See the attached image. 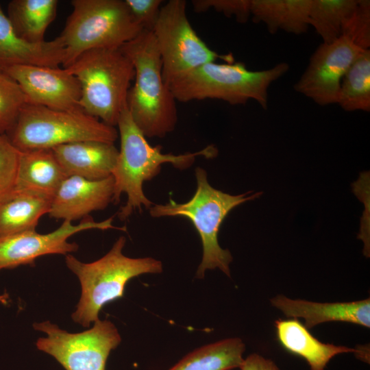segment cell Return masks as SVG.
I'll use <instances>...</instances> for the list:
<instances>
[{"label": "cell", "mask_w": 370, "mask_h": 370, "mask_svg": "<svg viewBox=\"0 0 370 370\" xmlns=\"http://www.w3.org/2000/svg\"><path fill=\"white\" fill-rule=\"evenodd\" d=\"M120 137V150L116 165L112 171L114 179V197L112 202L120 201L121 196L125 193L127 199L119 212L121 220L127 219L136 210L142 211V207L149 209L153 203L143 192L144 182L158 175L162 165L171 164L175 168L185 169L190 167L197 156L214 158L217 149L209 145L193 153L174 155L163 153L162 147H153L136 125L126 108L117 122Z\"/></svg>", "instance_id": "1"}, {"label": "cell", "mask_w": 370, "mask_h": 370, "mask_svg": "<svg viewBox=\"0 0 370 370\" xmlns=\"http://www.w3.org/2000/svg\"><path fill=\"white\" fill-rule=\"evenodd\" d=\"M120 49L134 69V84L127 100L133 121L146 138L165 136L177 124L176 100L164 82L152 32L143 30Z\"/></svg>", "instance_id": "2"}, {"label": "cell", "mask_w": 370, "mask_h": 370, "mask_svg": "<svg viewBox=\"0 0 370 370\" xmlns=\"http://www.w3.org/2000/svg\"><path fill=\"white\" fill-rule=\"evenodd\" d=\"M197 188L193 196L184 203L170 198L165 204H153L149 210L153 218L181 217L191 221L202 245V258L196 278L202 279L206 270L219 269L230 277V264L233 258L228 249L221 247L218 241L220 227L234 208L258 198L262 192L233 195L212 187L206 171L201 167L195 170Z\"/></svg>", "instance_id": "3"}, {"label": "cell", "mask_w": 370, "mask_h": 370, "mask_svg": "<svg viewBox=\"0 0 370 370\" xmlns=\"http://www.w3.org/2000/svg\"><path fill=\"white\" fill-rule=\"evenodd\" d=\"M125 236H120L110 251L99 260L86 263L71 254L66 255L67 267L81 284L82 293L73 320L84 327L99 320V313L108 303L124 295L127 283L133 278L147 273H160V260L151 257L130 258L123 254Z\"/></svg>", "instance_id": "4"}, {"label": "cell", "mask_w": 370, "mask_h": 370, "mask_svg": "<svg viewBox=\"0 0 370 370\" xmlns=\"http://www.w3.org/2000/svg\"><path fill=\"white\" fill-rule=\"evenodd\" d=\"M66 69L79 81V106L86 114L114 127L127 108L128 92L134 79L131 60L121 49L84 52Z\"/></svg>", "instance_id": "5"}, {"label": "cell", "mask_w": 370, "mask_h": 370, "mask_svg": "<svg viewBox=\"0 0 370 370\" xmlns=\"http://www.w3.org/2000/svg\"><path fill=\"white\" fill-rule=\"evenodd\" d=\"M289 69L282 62L271 69L252 71L241 62L203 64L169 85L176 101L221 99L231 105L254 99L266 109L270 84Z\"/></svg>", "instance_id": "6"}, {"label": "cell", "mask_w": 370, "mask_h": 370, "mask_svg": "<svg viewBox=\"0 0 370 370\" xmlns=\"http://www.w3.org/2000/svg\"><path fill=\"white\" fill-rule=\"evenodd\" d=\"M72 12L60 35L64 68L86 51L119 49L143 30L133 19L124 0H73Z\"/></svg>", "instance_id": "7"}, {"label": "cell", "mask_w": 370, "mask_h": 370, "mask_svg": "<svg viewBox=\"0 0 370 370\" xmlns=\"http://www.w3.org/2000/svg\"><path fill=\"white\" fill-rule=\"evenodd\" d=\"M6 135L21 152L51 149L84 140L114 143L119 136L114 127L81 108L59 110L29 103L24 106Z\"/></svg>", "instance_id": "8"}, {"label": "cell", "mask_w": 370, "mask_h": 370, "mask_svg": "<svg viewBox=\"0 0 370 370\" xmlns=\"http://www.w3.org/2000/svg\"><path fill=\"white\" fill-rule=\"evenodd\" d=\"M186 1L170 0L164 3L152 29L159 51L164 82L169 86L191 71L221 59L234 62L232 53L220 55L200 38L190 25Z\"/></svg>", "instance_id": "9"}, {"label": "cell", "mask_w": 370, "mask_h": 370, "mask_svg": "<svg viewBox=\"0 0 370 370\" xmlns=\"http://www.w3.org/2000/svg\"><path fill=\"white\" fill-rule=\"evenodd\" d=\"M34 328L45 337L37 348L53 358L66 370H105L110 352L121 343L116 326L109 320H97L88 330L70 333L49 321L34 323Z\"/></svg>", "instance_id": "10"}, {"label": "cell", "mask_w": 370, "mask_h": 370, "mask_svg": "<svg viewBox=\"0 0 370 370\" xmlns=\"http://www.w3.org/2000/svg\"><path fill=\"white\" fill-rule=\"evenodd\" d=\"M113 217L97 222L86 217L77 225L65 220L54 231L40 234L35 230L26 231L0 238V271L21 265L34 264L36 259L48 254L67 255L76 251L79 245L69 243L72 235L83 230L116 229L126 231L125 227L112 225Z\"/></svg>", "instance_id": "11"}, {"label": "cell", "mask_w": 370, "mask_h": 370, "mask_svg": "<svg viewBox=\"0 0 370 370\" xmlns=\"http://www.w3.org/2000/svg\"><path fill=\"white\" fill-rule=\"evenodd\" d=\"M364 50L343 36L323 42L311 56L295 90L321 106L337 103L343 76Z\"/></svg>", "instance_id": "12"}, {"label": "cell", "mask_w": 370, "mask_h": 370, "mask_svg": "<svg viewBox=\"0 0 370 370\" xmlns=\"http://www.w3.org/2000/svg\"><path fill=\"white\" fill-rule=\"evenodd\" d=\"M3 71L18 83L29 103L59 110L80 108L79 82L66 68L16 65Z\"/></svg>", "instance_id": "13"}, {"label": "cell", "mask_w": 370, "mask_h": 370, "mask_svg": "<svg viewBox=\"0 0 370 370\" xmlns=\"http://www.w3.org/2000/svg\"><path fill=\"white\" fill-rule=\"evenodd\" d=\"M113 197L112 175L100 180L69 176L53 197L48 214L52 218L72 222L105 209L112 202Z\"/></svg>", "instance_id": "14"}, {"label": "cell", "mask_w": 370, "mask_h": 370, "mask_svg": "<svg viewBox=\"0 0 370 370\" xmlns=\"http://www.w3.org/2000/svg\"><path fill=\"white\" fill-rule=\"evenodd\" d=\"M272 306L287 317L302 318L309 330L326 322L342 321L370 328V299L349 302L319 303L277 295Z\"/></svg>", "instance_id": "15"}, {"label": "cell", "mask_w": 370, "mask_h": 370, "mask_svg": "<svg viewBox=\"0 0 370 370\" xmlns=\"http://www.w3.org/2000/svg\"><path fill=\"white\" fill-rule=\"evenodd\" d=\"M66 175L100 180L112 175L119 156L114 143L84 140L51 149Z\"/></svg>", "instance_id": "16"}, {"label": "cell", "mask_w": 370, "mask_h": 370, "mask_svg": "<svg viewBox=\"0 0 370 370\" xmlns=\"http://www.w3.org/2000/svg\"><path fill=\"white\" fill-rule=\"evenodd\" d=\"M64 57V47L60 36L38 43L23 40L15 33L0 6V69L16 65L59 67Z\"/></svg>", "instance_id": "17"}, {"label": "cell", "mask_w": 370, "mask_h": 370, "mask_svg": "<svg viewBox=\"0 0 370 370\" xmlns=\"http://www.w3.org/2000/svg\"><path fill=\"white\" fill-rule=\"evenodd\" d=\"M278 341L288 352L302 358L310 370H325L332 358L343 353H356L357 349L324 343L315 338L297 319L275 321Z\"/></svg>", "instance_id": "18"}, {"label": "cell", "mask_w": 370, "mask_h": 370, "mask_svg": "<svg viewBox=\"0 0 370 370\" xmlns=\"http://www.w3.org/2000/svg\"><path fill=\"white\" fill-rule=\"evenodd\" d=\"M66 177L52 149L20 151L12 191L30 192L53 199Z\"/></svg>", "instance_id": "19"}, {"label": "cell", "mask_w": 370, "mask_h": 370, "mask_svg": "<svg viewBox=\"0 0 370 370\" xmlns=\"http://www.w3.org/2000/svg\"><path fill=\"white\" fill-rule=\"evenodd\" d=\"M52 199L30 192L12 191L0 201V238L35 230L49 212Z\"/></svg>", "instance_id": "20"}, {"label": "cell", "mask_w": 370, "mask_h": 370, "mask_svg": "<svg viewBox=\"0 0 370 370\" xmlns=\"http://www.w3.org/2000/svg\"><path fill=\"white\" fill-rule=\"evenodd\" d=\"M312 0H251L255 23H264L269 32L282 29L301 34L307 31Z\"/></svg>", "instance_id": "21"}, {"label": "cell", "mask_w": 370, "mask_h": 370, "mask_svg": "<svg viewBox=\"0 0 370 370\" xmlns=\"http://www.w3.org/2000/svg\"><path fill=\"white\" fill-rule=\"evenodd\" d=\"M58 5L57 0H12L8 3L7 16L20 38L41 42L56 17Z\"/></svg>", "instance_id": "22"}, {"label": "cell", "mask_w": 370, "mask_h": 370, "mask_svg": "<svg viewBox=\"0 0 370 370\" xmlns=\"http://www.w3.org/2000/svg\"><path fill=\"white\" fill-rule=\"evenodd\" d=\"M245 345L230 338L204 345L190 352L169 370H232L240 368Z\"/></svg>", "instance_id": "23"}, {"label": "cell", "mask_w": 370, "mask_h": 370, "mask_svg": "<svg viewBox=\"0 0 370 370\" xmlns=\"http://www.w3.org/2000/svg\"><path fill=\"white\" fill-rule=\"evenodd\" d=\"M337 103L346 111H370V49L357 57L343 76Z\"/></svg>", "instance_id": "24"}, {"label": "cell", "mask_w": 370, "mask_h": 370, "mask_svg": "<svg viewBox=\"0 0 370 370\" xmlns=\"http://www.w3.org/2000/svg\"><path fill=\"white\" fill-rule=\"evenodd\" d=\"M358 0H312L309 24L330 43L341 36L343 27L354 11Z\"/></svg>", "instance_id": "25"}, {"label": "cell", "mask_w": 370, "mask_h": 370, "mask_svg": "<svg viewBox=\"0 0 370 370\" xmlns=\"http://www.w3.org/2000/svg\"><path fill=\"white\" fill-rule=\"evenodd\" d=\"M27 103L18 83L0 69V134H7L10 131Z\"/></svg>", "instance_id": "26"}, {"label": "cell", "mask_w": 370, "mask_h": 370, "mask_svg": "<svg viewBox=\"0 0 370 370\" xmlns=\"http://www.w3.org/2000/svg\"><path fill=\"white\" fill-rule=\"evenodd\" d=\"M341 36L347 37L362 49H369L370 1L369 0H358L354 11L343 27Z\"/></svg>", "instance_id": "27"}, {"label": "cell", "mask_w": 370, "mask_h": 370, "mask_svg": "<svg viewBox=\"0 0 370 370\" xmlns=\"http://www.w3.org/2000/svg\"><path fill=\"white\" fill-rule=\"evenodd\" d=\"M19 156L8 136L0 134V201L14 189Z\"/></svg>", "instance_id": "28"}, {"label": "cell", "mask_w": 370, "mask_h": 370, "mask_svg": "<svg viewBox=\"0 0 370 370\" xmlns=\"http://www.w3.org/2000/svg\"><path fill=\"white\" fill-rule=\"evenodd\" d=\"M191 2L197 12L213 9L228 17L234 16L240 23L246 22L251 15V0H193Z\"/></svg>", "instance_id": "29"}, {"label": "cell", "mask_w": 370, "mask_h": 370, "mask_svg": "<svg viewBox=\"0 0 370 370\" xmlns=\"http://www.w3.org/2000/svg\"><path fill=\"white\" fill-rule=\"evenodd\" d=\"M353 191L365 204V212L361 218L360 230L358 238L364 243L363 254L370 256V216H369V173L363 172L360 177L352 184Z\"/></svg>", "instance_id": "30"}, {"label": "cell", "mask_w": 370, "mask_h": 370, "mask_svg": "<svg viewBox=\"0 0 370 370\" xmlns=\"http://www.w3.org/2000/svg\"><path fill=\"white\" fill-rule=\"evenodd\" d=\"M133 19L144 30L152 31L158 19L162 0H124Z\"/></svg>", "instance_id": "31"}, {"label": "cell", "mask_w": 370, "mask_h": 370, "mask_svg": "<svg viewBox=\"0 0 370 370\" xmlns=\"http://www.w3.org/2000/svg\"><path fill=\"white\" fill-rule=\"evenodd\" d=\"M241 370H280L270 359L258 354H252L244 359Z\"/></svg>", "instance_id": "32"}]
</instances>
